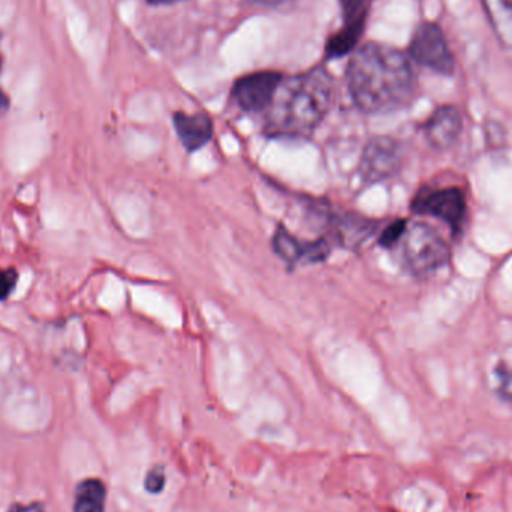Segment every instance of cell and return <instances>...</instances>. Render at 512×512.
<instances>
[{"label": "cell", "mask_w": 512, "mask_h": 512, "mask_svg": "<svg viewBox=\"0 0 512 512\" xmlns=\"http://www.w3.org/2000/svg\"><path fill=\"white\" fill-rule=\"evenodd\" d=\"M346 86L355 107L387 114L406 107L417 92V75L403 51L379 42L358 45L346 66Z\"/></svg>", "instance_id": "6da1fadb"}, {"label": "cell", "mask_w": 512, "mask_h": 512, "mask_svg": "<svg viewBox=\"0 0 512 512\" xmlns=\"http://www.w3.org/2000/svg\"><path fill=\"white\" fill-rule=\"evenodd\" d=\"M334 98V80L322 66L283 78L265 113L268 137L306 138L319 128Z\"/></svg>", "instance_id": "7a4b0ae2"}, {"label": "cell", "mask_w": 512, "mask_h": 512, "mask_svg": "<svg viewBox=\"0 0 512 512\" xmlns=\"http://www.w3.org/2000/svg\"><path fill=\"white\" fill-rule=\"evenodd\" d=\"M396 248H400L403 264L415 276H429L450 259V251L442 237L421 222L408 224Z\"/></svg>", "instance_id": "3957f363"}, {"label": "cell", "mask_w": 512, "mask_h": 512, "mask_svg": "<svg viewBox=\"0 0 512 512\" xmlns=\"http://www.w3.org/2000/svg\"><path fill=\"white\" fill-rule=\"evenodd\" d=\"M409 59L441 75H453L456 60L439 24L426 21L415 29L409 44Z\"/></svg>", "instance_id": "277c9868"}, {"label": "cell", "mask_w": 512, "mask_h": 512, "mask_svg": "<svg viewBox=\"0 0 512 512\" xmlns=\"http://www.w3.org/2000/svg\"><path fill=\"white\" fill-rule=\"evenodd\" d=\"M403 150L399 141L391 137H375L364 147L358 173L366 185L387 182L400 173Z\"/></svg>", "instance_id": "5b68a950"}, {"label": "cell", "mask_w": 512, "mask_h": 512, "mask_svg": "<svg viewBox=\"0 0 512 512\" xmlns=\"http://www.w3.org/2000/svg\"><path fill=\"white\" fill-rule=\"evenodd\" d=\"M282 81L283 75L277 71L249 72L234 83L231 98L245 113H267Z\"/></svg>", "instance_id": "8992f818"}, {"label": "cell", "mask_w": 512, "mask_h": 512, "mask_svg": "<svg viewBox=\"0 0 512 512\" xmlns=\"http://www.w3.org/2000/svg\"><path fill=\"white\" fill-rule=\"evenodd\" d=\"M412 210L418 215L442 219L454 230L462 227L466 216V201L462 191L456 188L439 189L415 197Z\"/></svg>", "instance_id": "52a82bcc"}, {"label": "cell", "mask_w": 512, "mask_h": 512, "mask_svg": "<svg viewBox=\"0 0 512 512\" xmlns=\"http://www.w3.org/2000/svg\"><path fill=\"white\" fill-rule=\"evenodd\" d=\"M273 249L283 261L289 264H298V262H321L330 255L331 246L325 239L306 240L297 239L292 236L285 227H277L273 236Z\"/></svg>", "instance_id": "ba28073f"}, {"label": "cell", "mask_w": 512, "mask_h": 512, "mask_svg": "<svg viewBox=\"0 0 512 512\" xmlns=\"http://www.w3.org/2000/svg\"><path fill=\"white\" fill-rule=\"evenodd\" d=\"M463 129V117L454 105L439 107L424 125L427 143L435 150H448L459 140Z\"/></svg>", "instance_id": "9c48e42d"}, {"label": "cell", "mask_w": 512, "mask_h": 512, "mask_svg": "<svg viewBox=\"0 0 512 512\" xmlns=\"http://www.w3.org/2000/svg\"><path fill=\"white\" fill-rule=\"evenodd\" d=\"M174 131L186 152L195 153L206 147L215 134L212 117L207 113H183L177 111L173 116Z\"/></svg>", "instance_id": "30bf717a"}, {"label": "cell", "mask_w": 512, "mask_h": 512, "mask_svg": "<svg viewBox=\"0 0 512 512\" xmlns=\"http://www.w3.org/2000/svg\"><path fill=\"white\" fill-rule=\"evenodd\" d=\"M334 224H336L334 237L340 245L348 246V248H355V246L366 242L376 230L375 222L361 218V216L351 215V213L340 215Z\"/></svg>", "instance_id": "8fae6325"}, {"label": "cell", "mask_w": 512, "mask_h": 512, "mask_svg": "<svg viewBox=\"0 0 512 512\" xmlns=\"http://www.w3.org/2000/svg\"><path fill=\"white\" fill-rule=\"evenodd\" d=\"M107 487L98 478H87L75 490L74 512H105Z\"/></svg>", "instance_id": "7c38bea8"}, {"label": "cell", "mask_w": 512, "mask_h": 512, "mask_svg": "<svg viewBox=\"0 0 512 512\" xmlns=\"http://www.w3.org/2000/svg\"><path fill=\"white\" fill-rule=\"evenodd\" d=\"M483 5L499 42L512 50V0H483Z\"/></svg>", "instance_id": "4fadbf2b"}, {"label": "cell", "mask_w": 512, "mask_h": 512, "mask_svg": "<svg viewBox=\"0 0 512 512\" xmlns=\"http://www.w3.org/2000/svg\"><path fill=\"white\" fill-rule=\"evenodd\" d=\"M366 27L342 26L325 45V56L328 60L340 59V57L352 54V51L360 45Z\"/></svg>", "instance_id": "5bb4252c"}, {"label": "cell", "mask_w": 512, "mask_h": 512, "mask_svg": "<svg viewBox=\"0 0 512 512\" xmlns=\"http://www.w3.org/2000/svg\"><path fill=\"white\" fill-rule=\"evenodd\" d=\"M343 26L366 27L367 12L372 0H339Z\"/></svg>", "instance_id": "9a60e30c"}, {"label": "cell", "mask_w": 512, "mask_h": 512, "mask_svg": "<svg viewBox=\"0 0 512 512\" xmlns=\"http://www.w3.org/2000/svg\"><path fill=\"white\" fill-rule=\"evenodd\" d=\"M406 227H408V222L403 221V219L391 222V224L382 231L381 236H379V245L385 249L396 248L403 234H405Z\"/></svg>", "instance_id": "2e32d148"}, {"label": "cell", "mask_w": 512, "mask_h": 512, "mask_svg": "<svg viewBox=\"0 0 512 512\" xmlns=\"http://www.w3.org/2000/svg\"><path fill=\"white\" fill-rule=\"evenodd\" d=\"M165 484H167V477L162 466H153L144 478V489L150 495H159L165 489Z\"/></svg>", "instance_id": "e0dca14e"}, {"label": "cell", "mask_w": 512, "mask_h": 512, "mask_svg": "<svg viewBox=\"0 0 512 512\" xmlns=\"http://www.w3.org/2000/svg\"><path fill=\"white\" fill-rule=\"evenodd\" d=\"M18 282V271L15 268L0 270V301L8 300Z\"/></svg>", "instance_id": "ac0fdd59"}, {"label": "cell", "mask_w": 512, "mask_h": 512, "mask_svg": "<svg viewBox=\"0 0 512 512\" xmlns=\"http://www.w3.org/2000/svg\"><path fill=\"white\" fill-rule=\"evenodd\" d=\"M8 512H45L39 504L14 505Z\"/></svg>", "instance_id": "d6986e66"}, {"label": "cell", "mask_w": 512, "mask_h": 512, "mask_svg": "<svg viewBox=\"0 0 512 512\" xmlns=\"http://www.w3.org/2000/svg\"><path fill=\"white\" fill-rule=\"evenodd\" d=\"M153 6L176 5V3L185 2V0H147Z\"/></svg>", "instance_id": "ffe728a7"}, {"label": "cell", "mask_w": 512, "mask_h": 512, "mask_svg": "<svg viewBox=\"0 0 512 512\" xmlns=\"http://www.w3.org/2000/svg\"><path fill=\"white\" fill-rule=\"evenodd\" d=\"M254 2L258 3V5L274 8V6L283 5V3L289 2V0H254Z\"/></svg>", "instance_id": "44dd1931"}]
</instances>
